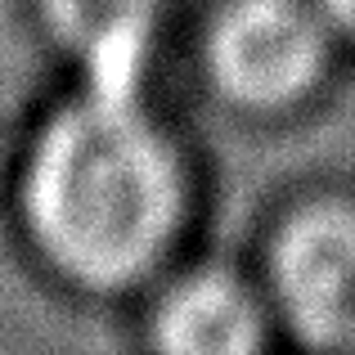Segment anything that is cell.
Masks as SVG:
<instances>
[{"instance_id": "6", "label": "cell", "mask_w": 355, "mask_h": 355, "mask_svg": "<svg viewBox=\"0 0 355 355\" xmlns=\"http://www.w3.org/2000/svg\"><path fill=\"white\" fill-rule=\"evenodd\" d=\"M320 9L329 14V23L338 27V32L355 36V0H320Z\"/></svg>"}, {"instance_id": "4", "label": "cell", "mask_w": 355, "mask_h": 355, "mask_svg": "<svg viewBox=\"0 0 355 355\" xmlns=\"http://www.w3.org/2000/svg\"><path fill=\"white\" fill-rule=\"evenodd\" d=\"M41 5L54 41L77 59L90 90L139 95L162 27V0H41Z\"/></svg>"}, {"instance_id": "5", "label": "cell", "mask_w": 355, "mask_h": 355, "mask_svg": "<svg viewBox=\"0 0 355 355\" xmlns=\"http://www.w3.org/2000/svg\"><path fill=\"white\" fill-rule=\"evenodd\" d=\"M266 320L248 288L230 275H193L162 293L153 311V342L180 355H239L261 347Z\"/></svg>"}, {"instance_id": "3", "label": "cell", "mask_w": 355, "mask_h": 355, "mask_svg": "<svg viewBox=\"0 0 355 355\" xmlns=\"http://www.w3.org/2000/svg\"><path fill=\"white\" fill-rule=\"evenodd\" d=\"M275 306L311 347L355 351V207H311L270 252Z\"/></svg>"}, {"instance_id": "2", "label": "cell", "mask_w": 355, "mask_h": 355, "mask_svg": "<svg viewBox=\"0 0 355 355\" xmlns=\"http://www.w3.org/2000/svg\"><path fill=\"white\" fill-rule=\"evenodd\" d=\"M329 14L311 0H230L207 36L216 86L234 104L284 108L329 63Z\"/></svg>"}, {"instance_id": "1", "label": "cell", "mask_w": 355, "mask_h": 355, "mask_svg": "<svg viewBox=\"0 0 355 355\" xmlns=\"http://www.w3.org/2000/svg\"><path fill=\"white\" fill-rule=\"evenodd\" d=\"M180 216V166L144 99L81 90L32 139L23 220L59 275L117 288L144 275Z\"/></svg>"}]
</instances>
